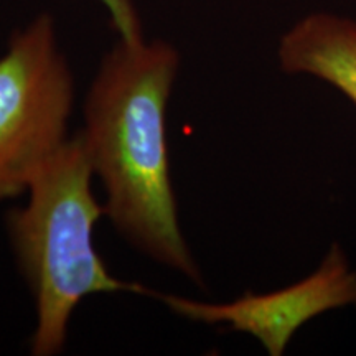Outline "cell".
<instances>
[{"instance_id":"6da1fadb","label":"cell","mask_w":356,"mask_h":356,"mask_svg":"<svg viewBox=\"0 0 356 356\" xmlns=\"http://www.w3.org/2000/svg\"><path fill=\"white\" fill-rule=\"evenodd\" d=\"M180 63L165 40L118 38L84 97L79 132L115 231L140 254L204 289L181 233L170 173L167 111Z\"/></svg>"},{"instance_id":"7a4b0ae2","label":"cell","mask_w":356,"mask_h":356,"mask_svg":"<svg viewBox=\"0 0 356 356\" xmlns=\"http://www.w3.org/2000/svg\"><path fill=\"white\" fill-rule=\"evenodd\" d=\"M92 178L91 160L78 131L37 173L24 207L7 216L8 239L37 314L30 340L35 356H55L65 350L71 317L86 297L155 293L111 274L96 251L92 234L106 208L92 193Z\"/></svg>"},{"instance_id":"3957f363","label":"cell","mask_w":356,"mask_h":356,"mask_svg":"<svg viewBox=\"0 0 356 356\" xmlns=\"http://www.w3.org/2000/svg\"><path fill=\"white\" fill-rule=\"evenodd\" d=\"M74 76L50 13L15 32L0 56V202L26 193L68 142Z\"/></svg>"},{"instance_id":"277c9868","label":"cell","mask_w":356,"mask_h":356,"mask_svg":"<svg viewBox=\"0 0 356 356\" xmlns=\"http://www.w3.org/2000/svg\"><path fill=\"white\" fill-rule=\"evenodd\" d=\"M154 297L178 317L246 333L254 337L270 356H280L302 325L325 312L356 307V270H351L345 251L335 243L315 273L279 291L246 292L225 304L173 293L155 292Z\"/></svg>"},{"instance_id":"5b68a950","label":"cell","mask_w":356,"mask_h":356,"mask_svg":"<svg viewBox=\"0 0 356 356\" xmlns=\"http://www.w3.org/2000/svg\"><path fill=\"white\" fill-rule=\"evenodd\" d=\"M280 70L312 74L340 89L356 104V24L314 13L292 26L279 43Z\"/></svg>"},{"instance_id":"8992f818","label":"cell","mask_w":356,"mask_h":356,"mask_svg":"<svg viewBox=\"0 0 356 356\" xmlns=\"http://www.w3.org/2000/svg\"><path fill=\"white\" fill-rule=\"evenodd\" d=\"M99 2L108 10L111 24L119 38L126 42H139L145 38L140 13L134 0H99Z\"/></svg>"}]
</instances>
